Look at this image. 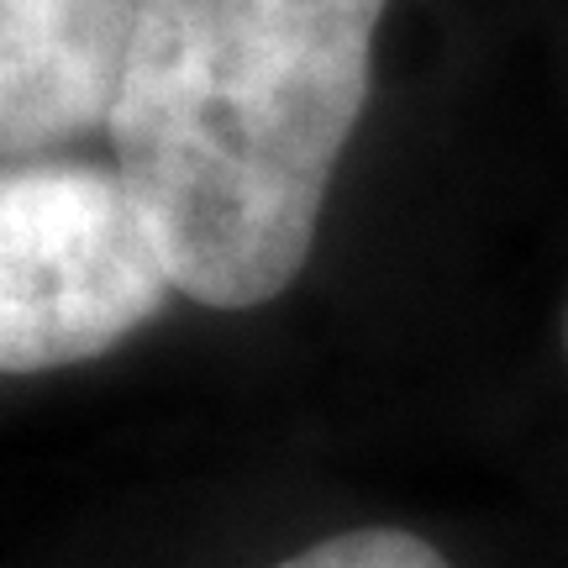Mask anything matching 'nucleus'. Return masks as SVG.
I'll list each match as a JSON object with an SVG mask.
<instances>
[{
    "mask_svg": "<svg viewBox=\"0 0 568 568\" xmlns=\"http://www.w3.org/2000/svg\"><path fill=\"white\" fill-rule=\"evenodd\" d=\"M385 0H142L116 174L169 280L211 311L284 295L368 105Z\"/></svg>",
    "mask_w": 568,
    "mask_h": 568,
    "instance_id": "obj_1",
    "label": "nucleus"
},
{
    "mask_svg": "<svg viewBox=\"0 0 568 568\" xmlns=\"http://www.w3.org/2000/svg\"><path fill=\"white\" fill-rule=\"evenodd\" d=\"M169 290L122 174L0 163V374L101 358L159 316Z\"/></svg>",
    "mask_w": 568,
    "mask_h": 568,
    "instance_id": "obj_2",
    "label": "nucleus"
},
{
    "mask_svg": "<svg viewBox=\"0 0 568 568\" xmlns=\"http://www.w3.org/2000/svg\"><path fill=\"white\" fill-rule=\"evenodd\" d=\"M142 0H0V159L111 122Z\"/></svg>",
    "mask_w": 568,
    "mask_h": 568,
    "instance_id": "obj_3",
    "label": "nucleus"
},
{
    "mask_svg": "<svg viewBox=\"0 0 568 568\" xmlns=\"http://www.w3.org/2000/svg\"><path fill=\"white\" fill-rule=\"evenodd\" d=\"M274 568H453V564L416 531L358 527L343 531V537H326V542H311L305 552H295V558H284Z\"/></svg>",
    "mask_w": 568,
    "mask_h": 568,
    "instance_id": "obj_4",
    "label": "nucleus"
},
{
    "mask_svg": "<svg viewBox=\"0 0 568 568\" xmlns=\"http://www.w3.org/2000/svg\"><path fill=\"white\" fill-rule=\"evenodd\" d=\"M564 343H568V316H564Z\"/></svg>",
    "mask_w": 568,
    "mask_h": 568,
    "instance_id": "obj_5",
    "label": "nucleus"
}]
</instances>
